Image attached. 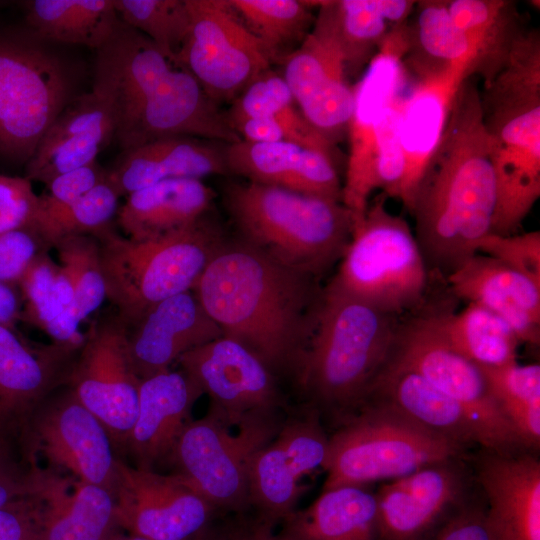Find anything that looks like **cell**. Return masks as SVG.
I'll list each match as a JSON object with an SVG mask.
<instances>
[{
  "label": "cell",
  "instance_id": "cell-1",
  "mask_svg": "<svg viewBox=\"0 0 540 540\" xmlns=\"http://www.w3.org/2000/svg\"><path fill=\"white\" fill-rule=\"evenodd\" d=\"M322 291L317 278L239 239L222 241L193 289L222 335L250 350L276 377L294 375Z\"/></svg>",
  "mask_w": 540,
  "mask_h": 540
},
{
  "label": "cell",
  "instance_id": "cell-2",
  "mask_svg": "<svg viewBox=\"0 0 540 540\" xmlns=\"http://www.w3.org/2000/svg\"><path fill=\"white\" fill-rule=\"evenodd\" d=\"M481 100L468 79L411 211L427 267L445 276L477 254L479 240L491 232L495 177Z\"/></svg>",
  "mask_w": 540,
  "mask_h": 540
},
{
  "label": "cell",
  "instance_id": "cell-3",
  "mask_svg": "<svg viewBox=\"0 0 540 540\" xmlns=\"http://www.w3.org/2000/svg\"><path fill=\"white\" fill-rule=\"evenodd\" d=\"M95 81L111 98L121 151L178 135L224 144L241 140L198 81L121 19L97 50Z\"/></svg>",
  "mask_w": 540,
  "mask_h": 540
},
{
  "label": "cell",
  "instance_id": "cell-4",
  "mask_svg": "<svg viewBox=\"0 0 540 540\" xmlns=\"http://www.w3.org/2000/svg\"><path fill=\"white\" fill-rule=\"evenodd\" d=\"M400 318L324 288L294 376L310 407L341 415L363 402L385 366Z\"/></svg>",
  "mask_w": 540,
  "mask_h": 540
},
{
  "label": "cell",
  "instance_id": "cell-5",
  "mask_svg": "<svg viewBox=\"0 0 540 540\" xmlns=\"http://www.w3.org/2000/svg\"><path fill=\"white\" fill-rule=\"evenodd\" d=\"M224 204L240 241L317 279L351 238L353 217L341 201L247 181L228 185Z\"/></svg>",
  "mask_w": 540,
  "mask_h": 540
},
{
  "label": "cell",
  "instance_id": "cell-6",
  "mask_svg": "<svg viewBox=\"0 0 540 540\" xmlns=\"http://www.w3.org/2000/svg\"><path fill=\"white\" fill-rule=\"evenodd\" d=\"M483 118L490 136L497 203L531 207L540 197V37H518L506 63L485 85Z\"/></svg>",
  "mask_w": 540,
  "mask_h": 540
},
{
  "label": "cell",
  "instance_id": "cell-7",
  "mask_svg": "<svg viewBox=\"0 0 540 540\" xmlns=\"http://www.w3.org/2000/svg\"><path fill=\"white\" fill-rule=\"evenodd\" d=\"M93 236L98 241L106 298L125 324L157 303L193 290L223 241L204 218L152 239L122 236L112 224Z\"/></svg>",
  "mask_w": 540,
  "mask_h": 540
},
{
  "label": "cell",
  "instance_id": "cell-8",
  "mask_svg": "<svg viewBox=\"0 0 540 540\" xmlns=\"http://www.w3.org/2000/svg\"><path fill=\"white\" fill-rule=\"evenodd\" d=\"M464 448L385 404L365 401L329 437L322 491L392 481L456 461Z\"/></svg>",
  "mask_w": 540,
  "mask_h": 540
},
{
  "label": "cell",
  "instance_id": "cell-9",
  "mask_svg": "<svg viewBox=\"0 0 540 540\" xmlns=\"http://www.w3.org/2000/svg\"><path fill=\"white\" fill-rule=\"evenodd\" d=\"M382 193L353 224L338 271L326 286L400 318L422 305L428 267L406 220Z\"/></svg>",
  "mask_w": 540,
  "mask_h": 540
},
{
  "label": "cell",
  "instance_id": "cell-10",
  "mask_svg": "<svg viewBox=\"0 0 540 540\" xmlns=\"http://www.w3.org/2000/svg\"><path fill=\"white\" fill-rule=\"evenodd\" d=\"M27 29L0 32V160L26 165L74 97L67 62Z\"/></svg>",
  "mask_w": 540,
  "mask_h": 540
},
{
  "label": "cell",
  "instance_id": "cell-11",
  "mask_svg": "<svg viewBox=\"0 0 540 540\" xmlns=\"http://www.w3.org/2000/svg\"><path fill=\"white\" fill-rule=\"evenodd\" d=\"M386 364L419 374L458 403L487 451L511 453L524 447L496 405L479 366L445 339L436 312L399 320Z\"/></svg>",
  "mask_w": 540,
  "mask_h": 540
},
{
  "label": "cell",
  "instance_id": "cell-12",
  "mask_svg": "<svg viewBox=\"0 0 540 540\" xmlns=\"http://www.w3.org/2000/svg\"><path fill=\"white\" fill-rule=\"evenodd\" d=\"M282 423L277 413L238 425L210 413L191 420L175 448V474L214 509L243 511L250 506L251 463Z\"/></svg>",
  "mask_w": 540,
  "mask_h": 540
},
{
  "label": "cell",
  "instance_id": "cell-13",
  "mask_svg": "<svg viewBox=\"0 0 540 540\" xmlns=\"http://www.w3.org/2000/svg\"><path fill=\"white\" fill-rule=\"evenodd\" d=\"M82 344L29 342L0 325V462L29 472L32 420L43 402L67 384Z\"/></svg>",
  "mask_w": 540,
  "mask_h": 540
},
{
  "label": "cell",
  "instance_id": "cell-14",
  "mask_svg": "<svg viewBox=\"0 0 540 540\" xmlns=\"http://www.w3.org/2000/svg\"><path fill=\"white\" fill-rule=\"evenodd\" d=\"M186 1L191 25L177 65L216 104L233 101L272 61L227 0Z\"/></svg>",
  "mask_w": 540,
  "mask_h": 540
},
{
  "label": "cell",
  "instance_id": "cell-15",
  "mask_svg": "<svg viewBox=\"0 0 540 540\" xmlns=\"http://www.w3.org/2000/svg\"><path fill=\"white\" fill-rule=\"evenodd\" d=\"M140 383L117 313L92 321L66 385L105 427L115 450L126 449L137 416Z\"/></svg>",
  "mask_w": 540,
  "mask_h": 540
},
{
  "label": "cell",
  "instance_id": "cell-16",
  "mask_svg": "<svg viewBox=\"0 0 540 540\" xmlns=\"http://www.w3.org/2000/svg\"><path fill=\"white\" fill-rule=\"evenodd\" d=\"M408 23L394 28L353 85L354 106L348 123L349 155L341 202L359 221L375 190V132L389 101L408 84Z\"/></svg>",
  "mask_w": 540,
  "mask_h": 540
},
{
  "label": "cell",
  "instance_id": "cell-17",
  "mask_svg": "<svg viewBox=\"0 0 540 540\" xmlns=\"http://www.w3.org/2000/svg\"><path fill=\"white\" fill-rule=\"evenodd\" d=\"M30 459L37 454L76 481L98 485L113 494L116 458L101 422L64 385L37 410L28 440Z\"/></svg>",
  "mask_w": 540,
  "mask_h": 540
},
{
  "label": "cell",
  "instance_id": "cell-18",
  "mask_svg": "<svg viewBox=\"0 0 540 540\" xmlns=\"http://www.w3.org/2000/svg\"><path fill=\"white\" fill-rule=\"evenodd\" d=\"M181 370L210 399L208 413L238 425L276 414L280 394L276 376L242 344L221 336L184 353Z\"/></svg>",
  "mask_w": 540,
  "mask_h": 540
},
{
  "label": "cell",
  "instance_id": "cell-19",
  "mask_svg": "<svg viewBox=\"0 0 540 540\" xmlns=\"http://www.w3.org/2000/svg\"><path fill=\"white\" fill-rule=\"evenodd\" d=\"M113 497L117 525L150 540H192L214 510L177 474L137 468L119 458Z\"/></svg>",
  "mask_w": 540,
  "mask_h": 540
},
{
  "label": "cell",
  "instance_id": "cell-20",
  "mask_svg": "<svg viewBox=\"0 0 540 540\" xmlns=\"http://www.w3.org/2000/svg\"><path fill=\"white\" fill-rule=\"evenodd\" d=\"M407 63L416 80L408 81L400 113L404 172L397 199L411 212L457 94L477 71L472 61L450 65Z\"/></svg>",
  "mask_w": 540,
  "mask_h": 540
},
{
  "label": "cell",
  "instance_id": "cell-21",
  "mask_svg": "<svg viewBox=\"0 0 540 540\" xmlns=\"http://www.w3.org/2000/svg\"><path fill=\"white\" fill-rule=\"evenodd\" d=\"M319 412L309 408L284 421L276 435L255 455L249 472L250 505L274 524L294 511L300 480L324 466L329 437Z\"/></svg>",
  "mask_w": 540,
  "mask_h": 540
},
{
  "label": "cell",
  "instance_id": "cell-22",
  "mask_svg": "<svg viewBox=\"0 0 540 540\" xmlns=\"http://www.w3.org/2000/svg\"><path fill=\"white\" fill-rule=\"evenodd\" d=\"M280 61L282 77L301 113L336 145L347 134L354 106L353 85L337 41L316 17L302 43Z\"/></svg>",
  "mask_w": 540,
  "mask_h": 540
},
{
  "label": "cell",
  "instance_id": "cell-23",
  "mask_svg": "<svg viewBox=\"0 0 540 540\" xmlns=\"http://www.w3.org/2000/svg\"><path fill=\"white\" fill-rule=\"evenodd\" d=\"M115 135L113 104L94 80L92 90L74 96L40 139L25 165L24 177L45 185L56 177L96 162Z\"/></svg>",
  "mask_w": 540,
  "mask_h": 540
},
{
  "label": "cell",
  "instance_id": "cell-24",
  "mask_svg": "<svg viewBox=\"0 0 540 540\" xmlns=\"http://www.w3.org/2000/svg\"><path fill=\"white\" fill-rule=\"evenodd\" d=\"M123 324L130 359L141 380L169 370L184 353L223 336L193 290L165 299Z\"/></svg>",
  "mask_w": 540,
  "mask_h": 540
},
{
  "label": "cell",
  "instance_id": "cell-25",
  "mask_svg": "<svg viewBox=\"0 0 540 540\" xmlns=\"http://www.w3.org/2000/svg\"><path fill=\"white\" fill-rule=\"evenodd\" d=\"M454 463L430 465L381 486L377 540H422L454 511L464 487Z\"/></svg>",
  "mask_w": 540,
  "mask_h": 540
},
{
  "label": "cell",
  "instance_id": "cell-26",
  "mask_svg": "<svg viewBox=\"0 0 540 540\" xmlns=\"http://www.w3.org/2000/svg\"><path fill=\"white\" fill-rule=\"evenodd\" d=\"M487 451V450H486ZM489 540H540V462L534 455L487 451L477 465Z\"/></svg>",
  "mask_w": 540,
  "mask_h": 540
},
{
  "label": "cell",
  "instance_id": "cell-27",
  "mask_svg": "<svg viewBox=\"0 0 540 540\" xmlns=\"http://www.w3.org/2000/svg\"><path fill=\"white\" fill-rule=\"evenodd\" d=\"M224 154L228 173L248 182L341 201L337 161L323 152L285 141L239 140L225 144Z\"/></svg>",
  "mask_w": 540,
  "mask_h": 540
},
{
  "label": "cell",
  "instance_id": "cell-28",
  "mask_svg": "<svg viewBox=\"0 0 540 540\" xmlns=\"http://www.w3.org/2000/svg\"><path fill=\"white\" fill-rule=\"evenodd\" d=\"M201 395L181 369L141 380L137 416L125 449L135 467L154 470L160 463L172 462L177 442L191 421V409Z\"/></svg>",
  "mask_w": 540,
  "mask_h": 540
},
{
  "label": "cell",
  "instance_id": "cell-29",
  "mask_svg": "<svg viewBox=\"0 0 540 540\" xmlns=\"http://www.w3.org/2000/svg\"><path fill=\"white\" fill-rule=\"evenodd\" d=\"M446 278L455 296L496 314L510 326L520 344H539L540 284L478 253Z\"/></svg>",
  "mask_w": 540,
  "mask_h": 540
},
{
  "label": "cell",
  "instance_id": "cell-30",
  "mask_svg": "<svg viewBox=\"0 0 540 540\" xmlns=\"http://www.w3.org/2000/svg\"><path fill=\"white\" fill-rule=\"evenodd\" d=\"M225 144L192 136H168L122 151L107 170L120 197L170 179H202L228 173Z\"/></svg>",
  "mask_w": 540,
  "mask_h": 540
},
{
  "label": "cell",
  "instance_id": "cell-31",
  "mask_svg": "<svg viewBox=\"0 0 540 540\" xmlns=\"http://www.w3.org/2000/svg\"><path fill=\"white\" fill-rule=\"evenodd\" d=\"M68 482L39 471L37 540H110L117 525L113 494L104 487Z\"/></svg>",
  "mask_w": 540,
  "mask_h": 540
},
{
  "label": "cell",
  "instance_id": "cell-32",
  "mask_svg": "<svg viewBox=\"0 0 540 540\" xmlns=\"http://www.w3.org/2000/svg\"><path fill=\"white\" fill-rule=\"evenodd\" d=\"M215 192L200 179H170L126 196L116 221L126 237H161L202 220Z\"/></svg>",
  "mask_w": 540,
  "mask_h": 540
},
{
  "label": "cell",
  "instance_id": "cell-33",
  "mask_svg": "<svg viewBox=\"0 0 540 540\" xmlns=\"http://www.w3.org/2000/svg\"><path fill=\"white\" fill-rule=\"evenodd\" d=\"M365 401L385 404L463 447L479 445L477 432L462 407L413 371L385 364Z\"/></svg>",
  "mask_w": 540,
  "mask_h": 540
},
{
  "label": "cell",
  "instance_id": "cell-34",
  "mask_svg": "<svg viewBox=\"0 0 540 540\" xmlns=\"http://www.w3.org/2000/svg\"><path fill=\"white\" fill-rule=\"evenodd\" d=\"M415 3L410 0L321 1L317 18L337 41L348 77L367 66L394 28L408 22Z\"/></svg>",
  "mask_w": 540,
  "mask_h": 540
},
{
  "label": "cell",
  "instance_id": "cell-35",
  "mask_svg": "<svg viewBox=\"0 0 540 540\" xmlns=\"http://www.w3.org/2000/svg\"><path fill=\"white\" fill-rule=\"evenodd\" d=\"M284 521L293 540H377V496L363 486L331 488Z\"/></svg>",
  "mask_w": 540,
  "mask_h": 540
},
{
  "label": "cell",
  "instance_id": "cell-36",
  "mask_svg": "<svg viewBox=\"0 0 540 540\" xmlns=\"http://www.w3.org/2000/svg\"><path fill=\"white\" fill-rule=\"evenodd\" d=\"M26 29L45 42L100 49L120 20L114 0H32L23 2Z\"/></svg>",
  "mask_w": 540,
  "mask_h": 540
},
{
  "label": "cell",
  "instance_id": "cell-37",
  "mask_svg": "<svg viewBox=\"0 0 540 540\" xmlns=\"http://www.w3.org/2000/svg\"><path fill=\"white\" fill-rule=\"evenodd\" d=\"M454 23L468 37L479 60L478 74L487 85L507 61L515 41L522 33L519 15L512 1H446Z\"/></svg>",
  "mask_w": 540,
  "mask_h": 540
},
{
  "label": "cell",
  "instance_id": "cell-38",
  "mask_svg": "<svg viewBox=\"0 0 540 540\" xmlns=\"http://www.w3.org/2000/svg\"><path fill=\"white\" fill-rule=\"evenodd\" d=\"M230 125L246 118H271L281 127L285 141L327 154L338 161L336 145L321 135L303 116L282 77L268 69L233 101L226 114Z\"/></svg>",
  "mask_w": 540,
  "mask_h": 540
},
{
  "label": "cell",
  "instance_id": "cell-39",
  "mask_svg": "<svg viewBox=\"0 0 540 540\" xmlns=\"http://www.w3.org/2000/svg\"><path fill=\"white\" fill-rule=\"evenodd\" d=\"M436 319L448 343L478 366L498 367L517 362L520 344L510 326L473 302L457 312L438 311Z\"/></svg>",
  "mask_w": 540,
  "mask_h": 540
},
{
  "label": "cell",
  "instance_id": "cell-40",
  "mask_svg": "<svg viewBox=\"0 0 540 540\" xmlns=\"http://www.w3.org/2000/svg\"><path fill=\"white\" fill-rule=\"evenodd\" d=\"M499 410L525 448L540 446V365L479 366Z\"/></svg>",
  "mask_w": 540,
  "mask_h": 540
},
{
  "label": "cell",
  "instance_id": "cell-41",
  "mask_svg": "<svg viewBox=\"0 0 540 540\" xmlns=\"http://www.w3.org/2000/svg\"><path fill=\"white\" fill-rule=\"evenodd\" d=\"M246 28L260 41L271 61L297 48L315 18L309 1L227 0Z\"/></svg>",
  "mask_w": 540,
  "mask_h": 540
},
{
  "label": "cell",
  "instance_id": "cell-42",
  "mask_svg": "<svg viewBox=\"0 0 540 540\" xmlns=\"http://www.w3.org/2000/svg\"><path fill=\"white\" fill-rule=\"evenodd\" d=\"M416 20L409 27L410 49L407 60L429 65H450L472 61L479 71V60L468 37L454 23L446 1H420Z\"/></svg>",
  "mask_w": 540,
  "mask_h": 540
},
{
  "label": "cell",
  "instance_id": "cell-43",
  "mask_svg": "<svg viewBox=\"0 0 540 540\" xmlns=\"http://www.w3.org/2000/svg\"><path fill=\"white\" fill-rule=\"evenodd\" d=\"M114 6L125 24L145 35L177 65L191 25L186 0H114Z\"/></svg>",
  "mask_w": 540,
  "mask_h": 540
},
{
  "label": "cell",
  "instance_id": "cell-44",
  "mask_svg": "<svg viewBox=\"0 0 540 540\" xmlns=\"http://www.w3.org/2000/svg\"><path fill=\"white\" fill-rule=\"evenodd\" d=\"M53 249L73 282L75 295L69 309L82 322L106 298L98 241L89 234L70 235L60 239Z\"/></svg>",
  "mask_w": 540,
  "mask_h": 540
},
{
  "label": "cell",
  "instance_id": "cell-45",
  "mask_svg": "<svg viewBox=\"0 0 540 540\" xmlns=\"http://www.w3.org/2000/svg\"><path fill=\"white\" fill-rule=\"evenodd\" d=\"M120 196L106 179L36 232L51 250L62 238L100 231L111 224Z\"/></svg>",
  "mask_w": 540,
  "mask_h": 540
},
{
  "label": "cell",
  "instance_id": "cell-46",
  "mask_svg": "<svg viewBox=\"0 0 540 540\" xmlns=\"http://www.w3.org/2000/svg\"><path fill=\"white\" fill-rule=\"evenodd\" d=\"M107 179V170L94 162L62 174L46 185L40 195L33 229L37 231L74 204L90 189Z\"/></svg>",
  "mask_w": 540,
  "mask_h": 540
},
{
  "label": "cell",
  "instance_id": "cell-47",
  "mask_svg": "<svg viewBox=\"0 0 540 540\" xmlns=\"http://www.w3.org/2000/svg\"><path fill=\"white\" fill-rule=\"evenodd\" d=\"M483 252L540 284V231L499 235L488 233L477 244Z\"/></svg>",
  "mask_w": 540,
  "mask_h": 540
},
{
  "label": "cell",
  "instance_id": "cell-48",
  "mask_svg": "<svg viewBox=\"0 0 540 540\" xmlns=\"http://www.w3.org/2000/svg\"><path fill=\"white\" fill-rule=\"evenodd\" d=\"M39 197L26 177L0 175V234L33 228Z\"/></svg>",
  "mask_w": 540,
  "mask_h": 540
},
{
  "label": "cell",
  "instance_id": "cell-49",
  "mask_svg": "<svg viewBox=\"0 0 540 540\" xmlns=\"http://www.w3.org/2000/svg\"><path fill=\"white\" fill-rule=\"evenodd\" d=\"M50 249L33 228L0 234V281L17 287L32 261Z\"/></svg>",
  "mask_w": 540,
  "mask_h": 540
},
{
  "label": "cell",
  "instance_id": "cell-50",
  "mask_svg": "<svg viewBox=\"0 0 540 540\" xmlns=\"http://www.w3.org/2000/svg\"><path fill=\"white\" fill-rule=\"evenodd\" d=\"M59 271L48 252L39 254L24 272L19 284L23 309L31 310L58 300L54 294V283Z\"/></svg>",
  "mask_w": 540,
  "mask_h": 540
},
{
  "label": "cell",
  "instance_id": "cell-51",
  "mask_svg": "<svg viewBox=\"0 0 540 540\" xmlns=\"http://www.w3.org/2000/svg\"><path fill=\"white\" fill-rule=\"evenodd\" d=\"M422 540H489L484 508L458 506Z\"/></svg>",
  "mask_w": 540,
  "mask_h": 540
},
{
  "label": "cell",
  "instance_id": "cell-52",
  "mask_svg": "<svg viewBox=\"0 0 540 540\" xmlns=\"http://www.w3.org/2000/svg\"><path fill=\"white\" fill-rule=\"evenodd\" d=\"M39 502L35 495L0 508V540H37Z\"/></svg>",
  "mask_w": 540,
  "mask_h": 540
},
{
  "label": "cell",
  "instance_id": "cell-53",
  "mask_svg": "<svg viewBox=\"0 0 540 540\" xmlns=\"http://www.w3.org/2000/svg\"><path fill=\"white\" fill-rule=\"evenodd\" d=\"M36 472H23L0 462V508L33 496L37 490Z\"/></svg>",
  "mask_w": 540,
  "mask_h": 540
},
{
  "label": "cell",
  "instance_id": "cell-54",
  "mask_svg": "<svg viewBox=\"0 0 540 540\" xmlns=\"http://www.w3.org/2000/svg\"><path fill=\"white\" fill-rule=\"evenodd\" d=\"M272 525L258 517L255 521L234 525L211 540H293L283 532L275 534Z\"/></svg>",
  "mask_w": 540,
  "mask_h": 540
},
{
  "label": "cell",
  "instance_id": "cell-55",
  "mask_svg": "<svg viewBox=\"0 0 540 540\" xmlns=\"http://www.w3.org/2000/svg\"><path fill=\"white\" fill-rule=\"evenodd\" d=\"M22 309L23 301L19 289L0 281V325L17 330Z\"/></svg>",
  "mask_w": 540,
  "mask_h": 540
},
{
  "label": "cell",
  "instance_id": "cell-56",
  "mask_svg": "<svg viewBox=\"0 0 540 540\" xmlns=\"http://www.w3.org/2000/svg\"><path fill=\"white\" fill-rule=\"evenodd\" d=\"M110 540H150L141 536L130 534L129 536H113Z\"/></svg>",
  "mask_w": 540,
  "mask_h": 540
},
{
  "label": "cell",
  "instance_id": "cell-57",
  "mask_svg": "<svg viewBox=\"0 0 540 540\" xmlns=\"http://www.w3.org/2000/svg\"><path fill=\"white\" fill-rule=\"evenodd\" d=\"M2 463V462H1Z\"/></svg>",
  "mask_w": 540,
  "mask_h": 540
}]
</instances>
